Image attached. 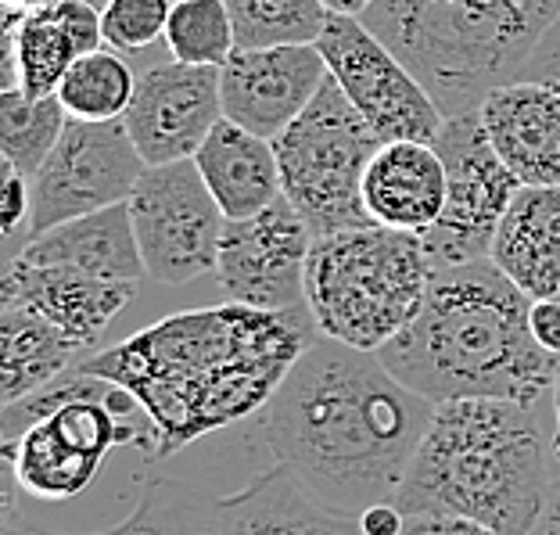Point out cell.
<instances>
[{
	"mask_svg": "<svg viewBox=\"0 0 560 535\" xmlns=\"http://www.w3.org/2000/svg\"><path fill=\"white\" fill-rule=\"evenodd\" d=\"M241 50L316 44L330 11L324 0H226Z\"/></svg>",
	"mask_w": 560,
	"mask_h": 535,
	"instance_id": "27",
	"label": "cell"
},
{
	"mask_svg": "<svg viewBox=\"0 0 560 535\" xmlns=\"http://www.w3.org/2000/svg\"><path fill=\"white\" fill-rule=\"evenodd\" d=\"M330 15H360L363 19V11L374 4V0H324Z\"/></svg>",
	"mask_w": 560,
	"mask_h": 535,
	"instance_id": "37",
	"label": "cell"
},
{
	"mask_svg": "<svg viewBox=\"0 0 560 535\" xmlns=\"http://www.w3.org/2000/svg\"><path fill=\"white\" fill-rule=\"evenodd\" d=\"M8 8H22V11H30V8H44L50 4V0H4Z\"/></svg>",
	"mask_w": 560,
	"mask_h": 535,
	"instance_id": "38",
	"label": "cell"
},
{
	"mask_svg": "<svg viewBox=\"0 0 560 535\" xmlns=\"http://www.w3.org/2000/svg\"><path fill=\"white\" fill-rule=\"evenodd\" d=\"M327 75V61L316 44L237 47L220 69L223 119L273 140L310 108Z\"/></svg>",
	"mask_w": 560,
	"mask_h": 535,
	"instance_id": "15",
	"label": "cell"
},
{
	"mask_svg": "<svg viewBox=\"0 0 560 535\" xmlns=\"http://www.w3.org/2000/svg\"><path fill=\"white\" fill-rule=\"evenodd\" d=\"M528 324H532V335H536L539 346L550 356H560V299L532 302Z\"/></svg>",
	"mask_w": 560,
	"mask_h": 535,
	"instance_id": "33",
	"label": "cell"
},
{
	"mask_svg": "<svg viewBox=\"0 0 560 535\" xmlns=\"http://www.w3.org/2000/svg\"><path fill=\"white\" fill-rule=\"evenodd\" d=\"M86 4H94V8H105V4H108V0H86Z\"/></svg>",
	"mask_w": 560,
	"mask_h": 535,
	"instance_id": "39",
	"label": "cell"
},
{
	"mask_svg": "<svg viewBox=\"0 0 560 535\" xmlns=\"http://www.w3.org/2000/svg\"><path fill=\"white\" fill-rule=\"evenodd\" d=\"M137 295L133 280H101L80 274L72 266L55 263H30L15 256L4 274L0 305H22V310L40 313L75 346H94L116 316Z\"/></svg>",
	"mask_w": 560,
	"mask_h": 535,
	"instance_id": "18",
	"label": "cell"
},
{
	"mask_svg": "<svg viewBox=\"0 0 560 535\" xmlns=\"http://www.w3.org/2000/svg\"><path fill=\"white\" fill-rule=\"evenodd\" d=\"M381 144L385 140L330 75L310 108L273 137L284 198L310 223L313 237L374 223L363 206V176Z\"/></svg>",
	"mask_w": 560,
	"mask_h": 535,
	"instance_id": "8",
	"label": "cell"
},
{
	"mask_svg": "<svg viewBox=\"0 0 560 535\" xmlns=\"http://www.w3.org/2000/svg\"><path fill=\"white\" fill-rule=\"evenodd\" d=\"M557 19L560 0H374L363 11L445 119L514 83Z\"/></svg>",
	"mask_w": 560,
	"mask_h": 535,
	"instance_id": "5",
	"label": "cell"
},
{
	"mask_svg": "<svg viewBox=\"0 0 560 535\" xmlns=\"http://www.w3.org/2000/svg\"><path fill=\"white\" fill-rule=\"evenodd\" d=\"M546 406L514 399L435 403L396 496L402 514H456L495 535H532L553 486Z\"/></svg>",
	"mask_w": 560,
	"mask_h": 535,
	"instance_id": "4",
	"label": "cell"
},
{
	"mask_svg": "<svg viewBox=\"0 0 560 535\" xmlns=\"http://www.w3.org/2000/svg\"><path fill=\"white\" fill-rule=\"evenodd\" d=\"M489 259L532 302L560 299V184L517 190Z\"/></svg>",
	"mask_w": 560,
	"mask_h": 535,
	"instance_id": "21",
	"label": "cell"
},
{
	"mask_svg": "<svg viewBox=\"0 0 560 535\" xmlns=\"http://www.w3.org/2000/svg\"><path fill=\"white\" fill-rule=\"evenodd\" d=\"M327 72L381 140H431L442 130V108L360 15H330L316 40Z\"/></svg>",
	"mask_w": 560,
	"mask_h": 535,
	"instance_id": "12",
	"label": "cell"
},
{
	"mask_svg": "<svg viewBox=\"0 0 560 535\" xmlns=\"http://www.w3.org/2000/svg\"><path fill=\"white\" fill-rule=\"evenodd\" d=\"M187 517H190V496L173 489L170 481H162V478H148L144 486H140L137 507L119 525H108L86 535H187ZM8 535H69V532L11 528Z\"/></svg>",
	"mask_w": 560,
	"mask_h": 535,
	"instance_id": "29",
	"label": "cell"
},
{
	"mask_svg": "<svg viewBox=\"0 0 560 535\" xmlns=\"http://www.w3.org/2000/svg\"><path fill=\"white\" fill-rule=\"evenodd\" d=\"M69 123L66 105L55 97H30L19 86L0 94V151L11 170L22 176H36V170L55 151L61 130Z\"/></svg>",
	"mask_w": 560,
	"mask_h": 535,
	"instance_id": "26",
	"label": "cell"
},
{
	"mask_svg": "<svg viewBox=\"0 0 560 535\" xmlns=\"http://www.w3.org/2000/svg\"><path fill=\"white\" fill-rule=\"evenodd\" d=\"M173 0H108L101 8L105 47L119 55H144L170 30Z\"/></svg>",
	"mask_w": 560,
	"mask_h": 535,
	"instance_id": "30",
	"label": "cell"
},
{
	"mask_svg": "<svg viewBox=\"0 0 560 535\" xmlns=\"http://www.w3.org/2000/svg\"><path fill=\"white\" fill-rule=\"evenodd\" d=\"M126 209H130L148 280L180 288L215 274L226 216L195 159L148 165Z\"/></svg>",
	"mask_w": 560,
	"mask_h": 535,
	"instance_id": "9",
	"label": "cell"
},
{
	"mask_svg": "<svg viewBox=\"0 0 560 535\" xmlns=\"http://www.w3.org/2000/svg\"><path fill=\"white\" fill-rule=\"evenodd\" d=\"M320 338L310 305L252 310L226 302L173 313L137 330L75 371L116 381L137 399L151 428V461H170L184 445L270 406L299 356Z\"/></svg>",
	"mask_w": 560,
	"mask_h": 535,
	"instance_id": "1",
	"label": "cell"
},
{
	"mask_svg": "<svg viewBox=\"0 0 560 535\" xmlns=\"http://www.w3.org/2000/svg\"><path fill=\"white\" fill-rule=\"evenodd\" d=\"M313 231L288 198L248 220H226L215 256V284L226 302L252 310H299L305 305V266Z\"/></svg>",
	"mask_w": 560,
	"mask_h": 535,
	"instance_id": "13",
	"label": "cell"
},
{
	"mask_svg": "<svg viewBox=\"0 0 560 535\" xmlns=\"http://www.w3.org/2000/svg\"><path fill=\"white\" fill-rule=\"evenodd\" d=\"M445 162L431 140H385L363 176V206L392 231L424 234L445 209Z\"/></svg>",
	"mask_w": 560,
	"mask_h": 535,
	"instance_id": "20",
	"label": "cell"
},
{
	"mask_svg": "<svg viewBox=\"0 0 560 535\" xmlns=\"http://www.w3.org/2000/svg\"><path fill=\"white\" fill-rule=\"evenodd\" d=\"M187 535H363L360 521L327 511L288 467H266L241 492L190 496Z\"/></svg>",
	"mask_w": 560,
	"mask_h": 535,
	"instance_id": "16",
	"label": "cell"
},
{
	"mask_svg": "<svg viewBox=\"0 0 560 535\" xmlns=\"http://www.w3.org/2000/svg\"><path fill=\"white\" fill-rule=\"evenodd\" d=\"M532 299L492 259L442 266L420 313L377 356L431 403H550L557 356L528 324Z\"/></svg>",
	"mask_w": 560,
	"mask_h": 535,
	"instance_id": "3",
	"label": "cell"
},
{
	"mask_svg": "<svg viewBox=\"0 0 560 535\" xmlns=\"http://www.w3.org/2000/svg\"><path fill=\"white\" fill-rule=\"evenodd\" d=\"M83 346L58 330L40 313L0 305V399L15 406L36 396L50 381L69 374Z\"/></svg>",
	"mask_w": 560,
	"mask_h": 535,
	"instance_id": "24",
	"label": "cell"
},
{
	"mask_svg": "<svg viewBox=\"0 0 560 535\" xmlns=\"http://www.w3.org/2000/svg\"><path fill=\"white\" fill-rule=\"evenodd\" d=\"M481 126L521 187L560 184V94L536 80L503 83L481 101Z\"/></svg>",
	"mask_w": 560,
	"mask_h": 535,
	"instance_id": "19",
	"label": "cell"
},
{
	"mask_svg": "<svg viewBox=\"0 0 560 535\" xmlns=\"http://www.w3.org/2000/svg\"><path fill=\"white\" fill-rule=\"evenodd\" d=\"M355 521H360L363 535H399L406 514L396 503H377V507H371V511H363Z\"/></svg>",
	"mask_w": 560,
	"mask_h": 535,
	"instance_id": "35",
	"label": "cell"
},
{
	"mask_svg": "<svg viewBox=\"0 0 560 535\" xmlns=\"http://www.w3.org/2000/svg\"><path fill=\"white\" fill-rule=\"evenodd\" d=\"M19 256L30 263L72 266V270L101 280H133L137 284V280L148 277L126 201L80 216V220H69L61 226H50V231L36 237H25Z\"/></svg>",
	"mask_w": 560,
	"mask_h": 535,
	"instance_id": "23",
	"label": "cell"
},
{
	"mask_svg": "<svg viewBox=\"0 0 560 535\" xmlns=\"http://www.w3.org/2000/svg\"><path fill=\"white\" fill-rule=\"evenodd\" d=\"M435 148L445 162L450 190H445V209L439 223L420 234L431 259H435V270L489 259L495 231H500L506 209L517 198L521 181L495 155L478 112L445 119L435 137Z\"/></svg>",
	"mask_w": 560,
	"mask_h": 535,
	"instance_id": "10",
	"label": "cell"
},
{
	"mask_svg": "<svg viewBox=\"0 0 560 535\" xmlns=\"http://www.w3.org/2000/svg\"><path fill=\"white\" fill-rule=\"evenodd\" d=\"M399 535H495V532L478 525V521L456 517V514L420 511V514H406Z\"/></svg>",
	"mask_w": 560,
	"mask_h": 535,
	"instance_id": "31",
	"label": "cell"
},
{
	"mask_svg": "<svg viewBox=\"0 0 560 535\" xmlns=\"http://www.w3.org/2000/svg\"><path fill=\"white\" fill-rule=\"evenodd\" d=\"M435 259L424 237L366 223L313 241L305 305L324 338L381 352L424 305Z\"/></svg>",
	"mask_w": 560,
	"mask_h": 535,
	"instance_id": "7",
	"label": "cell"
},
{
	"mask_svg": "<svg viewBox=\"0 0 560 535\" xmlns=\"http://www.w3.org/2000/svg\"><path fill=\"white\" fill-rule=\"evenodd\" d=\"M119 445L151 453L148 417L116 381L75 367L36 396L4 406V464L33 500L80 496Z\"/></svg>",
	"mask_w": 560,
	"mask_h": 535,
	"instance_id": "6",
	"label": "cell"
},
{
	"mask_svg": "<svg viewBox=\"0 0 560 535\" xmlns=\"http://www.w3.org/2000/svg\"><path fill=\"white\" fill-rule=\"evenodd\" d=\"M30 176H22L19 170L8 165V181H4V234H11L15 226L30 223Z\"/></svg>",
	"mask_w": 560,
	"mask_h": 535,
	"instance_id": "34",
	"label": "cell"
},
{
	"mask_svg": "<svg viewBox=\"0 0 560 535\" xmlns=\"http://www.w3.org/2000/svg\"><path fill=\"white\" fill-rule=\"evenodd\" d=\"M220 119V69L184 66V61H162L140 72L133 101L122 116L148 165L195 159Z\"/></svg>",
	"mask_w": 560,
	"mask_h": 535,
	"instance_id": "14",
	"label": "cell"
},
{
	"mask_svg": "<svg viewBox=\"0 0 560 535\" xmlns=\"http://www.w3.org/2000/svg\"><path fill=\"white\" fill-rule=\"evenodd\" d=\"M148 162L140 159L122 119L83 123L69 119L55 151L30 181V223L25 234L36 237L80 216L130 201Z\"/></svg>",
	"mask_w": 560,
	"mask_h": 535,
	"instance_id": "11",
	"label": "cell"
},
{
	"mask_svg": "<svg viewBox=\"0 0 560 535\" xmlns=\"http://www.w3.org/2000/svg\"><path fill=\"white\" fill-rule=\"evenodd\" d=\"M435 403L402 385L377 352L316 338L266 406L273 464L341 517L396 503Z\"/></svg>",
	"mask_w": 560,
	"mask_h": 535,
	"instance_id": "2",
	"label": "cell"
},
{
	"mask_svg": "<svg viewBox=\"0 0 560 535\" xmlns=\"http://www.w3.org/2000/svg\"><path fill=\"white\" fill-rule=\"evenodd\" d=\"M137 91V75L126 66L119 50L101 47L91 55L75 58L58 86V101L66 105L69 119L83 123H108L122 119Z\"/></svg>",
	"mask_w": 560,
	"mask_h": 535,
	"instance_id": "25",
	"label": "cell"
},
{
	"mask_svg": "<svg viewBox=\"0 0 560 535\" xmlns=\"http://www.w3.org/2000/svg\"><path fill=\"white\" fill-rule=\"evenodd\" d=\"M195 162L226 220H248V216H259L284 198L273 140L252 133L231 119L215 123V130L206 137Z\"/></svg>",
	"mask_w": 560,
	"mask_h": 535,
	"instance_id": "22",
	"label": "cell"
},
{
	"mask_svg": "<svg viewBox=\"0 0 560 535\" xmlns=\"http://www.w3.org/2000/svg\"><path fill=\"white\" fill-rule=\"evenodd\" d=\"M517 80H536L553 86L560 94V19L553 22V30L542 36V44L536 47V55L528 58V66L521 69Z\"/></svg>",
	"mask_w": 560,
	"mask_h": 535,
	"instance_id": "32",
	"label": "cell"
},
{
	"mask_svg": "<svg viewBox=\"0 0 560 535\" xmlns=\"http://www.w3.org/2000/svg\"><path fill=\"white\" fill-rule=\"evenodd\" d=\"M165 44L173 50V61L223 69L237 50L226 0H173Z\"/></svg>",
	"mask_w": 560,
	"mask_h": 535,
	"instance_id": "28",
	"label": "cell"
},
{
	"mask_svg": "<svg viewBox=\"0 0 560 535\" xmlns=\"http://www.w3.org/2000/svg\"><path fill=\"white\" fill-rule=\"evenodd\" d=\"M105 47L101 8L86 0H50L44 8H8L4 91L55 97L75 58Z\"/></svg>",
	"mask_w": 560,
	"mask_h": 535,
	"instance_id": "17",
	"label": "cell"
},
{
	"mask_svg": "<svg viewBox=\"0 0 560 535\" xmlns=\"http://www.w3.org/2000/svg\"><path fill=\"white\" fill-rule=\"evenodd\" d=\"M550 417H553V461H557V467H560V356H557V371H553Z\"/></svg>",
	"mask_w": 560,
	"mask_h": 535,
	"instance_id": "36",
	"label": "cell"
}]
</instances>
